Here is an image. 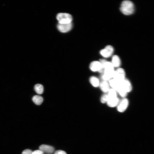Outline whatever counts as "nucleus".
I'll return each mask as SVG.
<instances>
[{
  "label": "nucleus",
  "mask_w": 154,
  "mask_h": 154,
  "mask_svg": "<svg viewBox=\"0 0 154 154\" xmlns=\"http://www.w3.org/2000/svg\"><path fill=\"white\" fill-rule=\"evenodd\" d=\"M72 23L66 24L58 23L57 27L58 30L61 32L65 33L68 32L71 30L72 28Z\"/></svg>",
  "instance_id": "obj_7"
},
{
  "label": "nucleus",
  "mask_w": 154,
  "mask_h": 154,
  "mask_svg": "<svg viewBox=\"0 0 154 154\" xmlns=\"http://www.w3.org/2000/svg\"><path fill=\"white\" fill-rule=\"evenodd\" d=\"M120 82L122 88L127 93L131 91V84L128 79L125 78Z\"/></svg>",
  "instance_id": "obj_8"
},
{
  "label": "nucleus",
  "mask_w": 154,
  "mask_h": 154,
  "mask_svg": "<svg viewBox=\"0 0 154 154\" xmlns=\"http://www.w3.org/2000/svg\"><path fill=\"white\" fill-rule=\"evenodd\" d=\"M39 150L44 153L51 154L54 152V149L53 147L48 145L43 144L39 147Z\"/></svg>",
  "instance_id": "obj_9"
},
{
  "label": "nucleus",
  "mask_w": 154,
  "mask_h": 154,
  "mask_svg": "<svg viewBox=\"0 0 154 154\" xmlns=\"http://www.w3.org/2000/svg\"><path fill=\"white\" fill-rule=\"evenodd\" d=\"M109 99V97L108 93H105L101 96L100 101L102 103H107Z\"/></svg>",
  "instance_id": "obj_18"
},
{
  "label": "nucleus",
  "mask_w": 154,
  "mask_h": 154,
  "mask_svg": "<svg viewBox=\"0 0 154 154\" xmlns=\"http://www.w3.org/2000/svg\"><path fill=\"white\" fill-rule=\"evenodd\" d=\"M134 6L132 2L129 0L123 1L121 5L120 9L121 12L125 15H130L134 11Z\"/></svg>",
  "instance_id": "obj_2"
},
{
  "label": "nucleus",
  "mask_w": 154,
  "mask_h": 154,
  "mask_svg": "<svg viewBox=\"0 0 154 154\" xmlns=\"http://www.w3.org/2000/svg\"><path fill=\"white\" fill-rule=\"evenodd\" d=\"M89 81L91 84L94 87L99 86L100 82L99 79L94 76H91L89 79Z\"/></svg>",
  "instance_id": "obj_14"
},
{
  "label": "nucleus",
  "mask_w": 154,
  "mask_h": 154,
  "mask_svg": "<svg viewBox=\"0 0 154 154\" xmlns=\"http://www.w3.org/2000/svg\"><path fill=\"white\" fill-rule=\"evenodd\" d=\"M114 67L111 62L106 61L104 65V70L102 75L103 80L109 81L113 77Z\"/></svg>",
  "instance_id": "obj_1"
},
{
  "label": "nucleus",
  "mask_w": 154,
  "mask_h": 154,
  "mask_svg": "<svg viewBox=\"0 0 154 154\" xmlns=\"http://www.w3.org/2000/svg\"><path fill=\"white\" fill-rule=\"evenodd\" d=\"M101 64L99 61H92L89 65L90 69L93 72H99L101 69Z\"/></svg>",
  "instance_id": "obj_10"
},
{
  "label": "nucleus",
  "mask_w": 154,
  "mask_h": 154,
  "mask_svg": "<svg viewBox=\"0 0 154 154\" xmlns=\"http://www.w3.org/2000/svg\"><path fill=\"white\" fill-rule=\"evenodd\" d=\"M34 90L37 93L40 94L43 93L44 88L42 85L40 84H37L35 85Z\"/></svg>",
  "instance_id": "obj_16"
},
{
  "label": "nucleus",
  "mask_w": 154,
  "mask_h": 154,
  "mask_svg": "<svg viewBox=\"0 0 154 154\" xmlns=\"http://www.w3.org/2000/svg\"><path fill=\"white\" fill-rule=\"evenodd\" d=\"M114 52L113 47L110 45H108L100 51V53L102 56L107 58L111 56Z\"/></svg>",
  "instance_id": "obj_5"
},
{
  "label": "nucleus",
  "mask_w": 154,
  "mask_h": 154,
  "mask_svg": "<svg viewBox=\"0 0 154 154\" xmlns=\"http://www.w3.org/2000/svg\"><path fill=\"white\" fill-rule=\"evenodd\" d=\"M32 154H44V153L39 150H37L33 151Z\"/></svg>",
  "instance_id": "obj_21"
},
{
  "label": "nucleus",
  "mask_w": 154,
  "mask_h": 154,
  "mask_svg": "<svg viewBox=\"0 0 154 154\" xmlns=\"http://www.w3.org/2000/svg\"><path fill=\"white\" fill-rule=\"evenodd\" d=\"M129 105L128 100L126 98H123L119 101L117 106V111L120 112H124L128 107Z\"/></svg>",
  "instance_id": "obj_6"
},
{
  "label": "nucleus",
  "mask_w": 154,
  "mask_h": 154,
  "mask_svg": "<svg viewBox=\"0 0 154 154\" xmlns=\"http://www.w3.org/2000/svg\"><path fill=\"white\" fill-rule=\"evenodd\" d=\"M111 62L114 67L116 68L119 67L121 64V61L119 57L116 55L112 56Z\"/></svg>",
  "instance_id": "obj_13"
},
{
  "label": "nucleus",
  "mask_w": 154,
  "mask_h": 154,
  "mask_svg": "<svg viewBox=\"0 0 154 154\" xmlns=\"http://www.w3.org/2000/svg\"><path fill=\"white\" fill-rule=\"evenodd\" d=\"M32 100L36 104L38 105L42 103L43 101V98L41 96L36 95L33 97Z\"/></svg>",
  "instance_id": "obj_15"
},
{
  "label": "nucleus",
  "mask_w": 154,
  "mask_h": 154,
  "mask_svg": "<svg viewBox=\"0 0 154 154\" xmlns=\"http://www.w3.org/2000/svg\"><path fill=\"white\" fill-rule=\"evenodd\" d=\"M119 101V99L117 97L109 98L106 103L109 107L112 108L117 106Z\"/></svg>",
  "instance_id": "obj_11"
},
{
  "label": "nucleus",
  "mask_w": 154,
  "mask_h": 154,
  "mask_svg": "<svg viewBox=\"0 0 154 154\" xmlns=\"http://www.w3.org/2000/svg\"><path fill=\"white\" fill-rule=\"evenodd\" d=\"M99 86L103 92L107 93L110 89V86L107 81L102 80L100 82Z\"/></svg>",
  "instance_id": "obj_12"
},
{
  "label": "nucleus",
  "mask_w": 154,
  "mask_h": 154,
  "mask_svg": "<svg viewBox=\"0 0 154 154\" xmlns=\"http://www.w3.org/2000/svg\"><path fill=\"white\" fill-rule=\"evenodd\" d=\"M32 151L31 150L26 149L22 152V154H32Z\"/></svg>",
  "instance_id": "obj_19"
},
{
  "label": "nucleus",
  "mask_w": 154,
  "mask_h": 154,
  "mask_svg": "<svg viewBox=\"0 0 154 154\" xmlns=\"http://www.w3.org/2000/svg\"><path fill=\"white\" fill-rule=\"evenodd\" d=\"M58 23L66 24L72 23V18L70 14L66 13H60L56 16Z\"/></svg>",
  "instance_id": "obj_3"
},
{
  "label": "nucleus",
  "mask_w": 154,
  "mask_h": 154,
  "mask_svg": "<svg viewBox=\"0 0 154 154\" xmlns=\"http://www.w3.org/2000/svg\"><path fill=\"white\" fill-rule=\"evenodd\" d=\"M125 73L124 70L119 68L115 70L113 78L120 82L125 78Z\"/></svg>",
  "instance_id": "obj_4"
},
{
  "label": "nucleus",
  "mask_w": 154,
  "mask_h": 154,
  "mask_svg": "<svg viewBox=\"0 0 154 154\" xmlns=\"http://www.w3.org/2000/svg\"><path fill=\"white\" fill-rule=\"evenodd\" d=\"M54 154H67L64 151L61 150H58L54 152Z\"/></svg>",
  "instance_id": "obj_20"
},
{
  "label": "nucleus",
  "mask_w": 154,
  "mask_h": 154,
  "mask_svg": "<svg viewBox=\"0 0 154 154\" xmlns=\"http://www.w3.org/2000/svg\"><path fill=\"white\" fill-rule=\"evenodd\" d=\"M117 92L115 90L112 88H110L108 92L109 98L117 97Z\"/></svg>",
  "instance_id": "obj_17"
}]
</instances>
